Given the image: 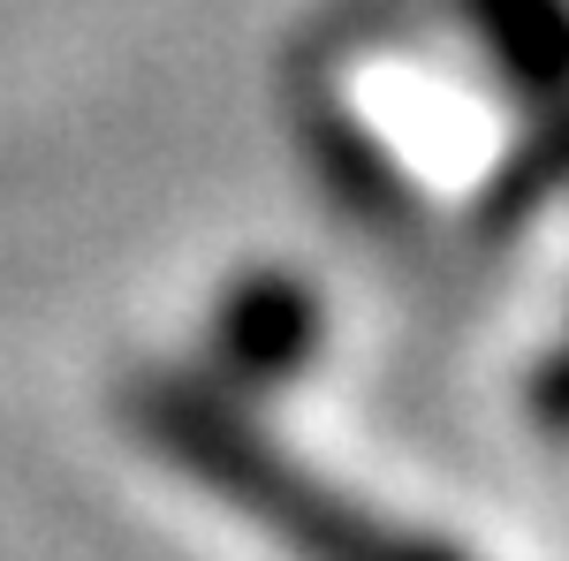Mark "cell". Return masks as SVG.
I'll return each instance as SVG.
<instances>
[{
  "label": "cell",
  "instance_id": "1",
  "mask_svg": "<svg viewBox=\"0 0 569 561\" xmlns=\"http://www.w3.org/2000/svg\"><path fill=\"white\" fill-rule=\"evenodd\" d=\"M130 410H137V425H144V440L176 455V471H190L228 509L259 517L273 539H289L305 561H380L388 531H372V517H357L350 501L327 493L305 463H289L213 388H198V380H144Z\"/></svg>",
  "mask_w": 569,
  "mask_h": 561
},
{
  "label": "cell",
  "instance_id": "2",
  "mask_svg": "<svg viewBox=\"0 0 569 561\" xmlns=\"http://www.w3.org/2000/svg\"><path fill=\"white\" fill-rule=\"evenodd\" d=\"M319 297L305 289V273H281V266H259L243 273L228 297L213 303V349L220 372L236 388H281L297 380L319 349Z\"/></svg>",
  "mask_w": 569,
  "mask_h": 561
},
{
  "label": "cell",
  "instance_id": "3",
  "mask_svg": "<svg viewBox=\"0 0 569 561\" xmlns=\"http://www.w3.org/2000/svg\"><path fill=\"white\" fill-rule=\"evenodd\" d=\"M486 53L531 99H569V0H471Z\"/></svg>",
  "mask_w": 569,
  "mask_h": 561
},
{
  "label": "cell",
  "instance_id": "4",
  "mask_svg": "<svg viewBox=\"0 0 569 561\" xmlns=\"http://www.w3.org/2000/svg\"><path fill=\"white\" fill-rule=\"evenodd\" d=\"M380 561H463L456 547H440V539H388Z\"/></svg>",
  "mask_w": 569,
  "mask_h": 561
}]
</instances>
